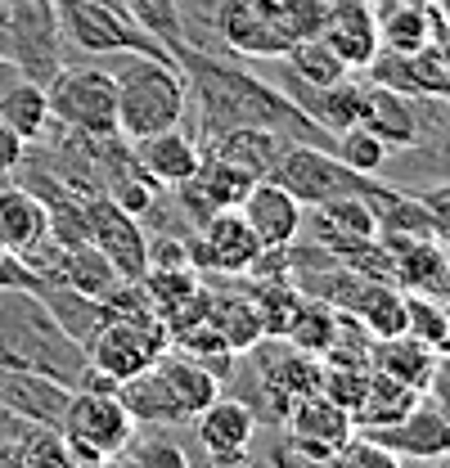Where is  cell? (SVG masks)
<instances>
[{"label":"cell","mask_w":450,"mask_h":468,"mask_svg":"<svg viewBox=\"0 0 450 468\" xmlns=\"http://www.w3.org/2000/svg\"><path fill=\"white\" fill-rule=\"evenodd\" d=\"M176 68L189 72L185 77L189 104H198V122H203L194 135L198 144H208L212 135L234 131V126H266V131H280L293 144H316V149L334 144V135L320 131L284 90H275L266 77L248 72L230 55H208V50L185 46L176 55Z\"/></svg>","instance_id":"cell-1"},{"label":"cell","mask_w":450,"mask_h":468,"mask_svg":"<svg viewBox=\"0 0 450 468\" xmlns=\"http://www.w3.org/2000/svg\"><path fill=\"white\" fill-rule=\"evenodd\" d=\"M91 356L50 315L41 292L0 289V369H32L63 388H81Z\"/></svg>","instance_id":"cell-2"},{"label":"cell","mask_w":450,"mask_h":468,"mask_svg":"<svg viewBox=\"0 0 450 468\" xmlns=\"http://www.w3.org/2000/svg\"><path fill=\"white\" fill-rule=\"evenodd\" d=\"M109 77L117 86V135L140 140L167 126H185L189 113V86L176 68V58L158 55H104Z\"/></svg>","instance_id":"cell-3"},{"label":"cell","mask_w":450,"mask_h":468,"mask_svg":"<svg viewBox=\"0 0 450 468\" xmlns=\"http://www.w3.org/2000/svg\"><path fill=\"white\" fill-rule=\"evenodd\" d=\"M59 37L63 46H77L81 55H158L171 58L163 41H154L122 0H55Z\"/></svg>","instance_id":"cell-4"},{"label":"cell","mask_w":450,"mask_h":468,"mask_svg":"<svg viewBox=\"0 0 450 468\" xmlns=\"http://www.w3.org/2000/svg\"><path fill=\"white\" fill-rule=\"evenodd\" d=\"M135 428L140 423L126 414L117 392H91V388H72L68 410L59 419V437H63L68 464H95V468L112 464Z\"/></svg>","instance_id":"cell-5"},{"label":"cell","mask_w":450,"mask_h":468,"mask_svg":"<svg viewBox=\"0 0 450 468\" xmlns=\"http://www.w3.org/2000/svg\"><path fill=\"white\" fill-rule=\"evenodd\" d=\"M46 100L63 131L117 140V86L104 63H63L46 81Z\"/></svg>","instance_id":"cell-6"},{"label":"cell","mask_w":450,"mask_h":468,"mask_svg":"<svg viewBox=\"0 0 450 468\" xmlns=\"http://www.w3.org/2000/svg\"><path fill=\"white\" fill-rule=\"evenodd\" d=\"M167 347H171L167 324L154 315V306H145V311H112L109 324L86 347V356H91V365L100 374H109L112 383H122V378L149 369Z\"/></svg>","instance_id":"cell-7"},{"label":"cell","mask_w":450,"mask_h":468,"mask_svg":"<svg viewBox=\"0 0 450 468\" xmlns=\"http://www.w3.org/2000/svg\"><path fill=\"white\" fill-rule=\"evenodd\" d=\"M271 180L284 185L302 207H316V203H329L342 194H374L383 180L379 176H360L351 167H342L329 149H316V144H284V154L271 167Z\"/></svg>","instance_id":"cell-8"},{"label":"cell","mask_w":450,"mask_h":468,"mask_svg":"<svg viewBox=\"0 0 450 468\" xmlns=\"http://www.w3.org/2000/svg\"><path fill=\"white\" fill-rule=\"evenodd\" d=\"M280 428H284V451L293 460H311V464H334L338 446L356 432L351 414L334 406L325 392L297 397L288 406V414L280 419Z\"/></svg>","instance_id":"cell-9"},{"label":"cell","mask_w":450,"mask_h":468,"mask_svg":"<svg viewBox=\"0 0 450 468\" xmlns=\"http://www.w3.org/2000/svg\"><path fill=\"white\" fill-rule=\"evenodd\" d=\"M86 239L112 261V271L135 284L149 266V234L140 226L135 212H126L122 203H112V194H91L86 198Z\"/></svg>","instance_id":"cell-10"},{"label":"cell","mask_w":450,"mask_h":468,"mask_svg":"<svg viewBox=\"0 0 450 468\" xmlns=\"http://www.w3.org/2000/svg\"><path fill=\"white\" fill-rule=\"evenodd\" d=\"M262 243L252 226L243 221L239 207L212 212L198 230L189 234V261L194 271H212V275H248V266L257 261Z\"/></svg>","instance_id":"cell-11"},{"label":"cell","mask_w":450,"mask_h":468,"mask_svg":"<svg viewBox=\"0 0 450 468\" xmlns=\"http://www.w3.org/2000/svg\"><path fill=\"white\" fill-rule=\"evenodd\" d=\"M262 423L243 397H217L212 406L194 414V437L208 464H243L252 460V441H257Z\"/></svg>","instance_id":"cell-12"},{"label":"cell","mask_w":450,"mask_h":468,"mask_svg":"<svg viewBox=\"0 0 450 468\" xmlns=\"http://www.w3.org/2000/svg\"><path fill=\"white\" fill-rule=\"evenodd\" d=\"M365 432V428H360ZM370 437H379L388 451L401 460H419V464H437L450 455V423L437 401H419L414 410H405L396 423L388 428H374Z\"/></svg>","instance_id":"cell-13"},{"label":"cell","mask_w":450,"mask_h":468,"mask_svg":"<svg viewBox=\"0 0 450 468\" xmlns=\"http://www.w3.org/2000/svg\"><path fill=\"white\" fill-rule=\"evenodd\" d=\"M239 212H243V221L252 226L262 248H288V243H297L302 217H306V207H302L284 185H275L271 176H262V180L248 185Z\"/></svg>","instance_id":"cell-14"},{"label":"cell","mask_w":450,"mask_h":468,"mask_svg":"<svg viewBox=\"0 0 450 468\" xmlns=\"http://www.w3.org/2000/svg\"><path fill=\"white\" fill-rule=\"evenodd\" d=\"M131 158H135V167L149 176L158 189H176V185H185L189 176L198 172L203 144L185 126H167V131H154V135L131 140Z\"/></svg>","instance_id":"cell-15"},{"label":"cell","mask_w":450,"mask_h":468,"mask_svg":"<svg viewBox=\"0 0 450 468\" xmlns=\"http://www.w3.org/2000/svg\"><path fill=\"white\" fill-rule=\"evenodd\" d=\"M320 41H325L351 72H360L370 58L379 55L374 0H329L325 23H320Z\"/></svg>","instance_id":"cell-16"},{"label":"cell","mask_w":450,"mask_h":468,"mask_svg":"<svg viewBox=\"0 0 450 468\" xmlns=\"http://www.w3.org/2000/svg\"><path fill=\"white\" fill-rule=\"evenodd\" d=\"M72 388H63L46 374H32V369H0V406L9 414H18L23 423H46L59 428L63 410H68Z\"/></svg>","instance_id":"cell-17"},{"label":"cell","mask_w":450,"mask_h":468,"mask_svg":"<svg viewBox=\"0 0 450 468\" xmlns=\"http://www.w3.org/2000/svg\"><path fill=\"white\" fill-rule=\"evenodd\" d=\"M154 374L163 378V388H167V397H171V406H176V419H180V423L194 419L198 410L212 406V401L221 397V378L176 347H167L158 360H154Z\"/></svg>","instance_id":"cell-18"},{"label":"cell","mask_w":450,"mask_h":468,"mask_svg":"<svg viewBox=\"0 0 450 468\" xmlns=\"http://www.w3.org/2000/svg\"><path fill=\"white\" fill-rule=\"evenodd\" d=\"M360 126L374 131V135L388 144V154H392V149H405V144L414 140V131H419L414 100L392 90V86H379V81L365 77V81H360Z\"/></svg>","instance_id":"cell-19"},{"label":"cell","mask_w":450,"mask_h":468,"mask_svg":"<svg viewBox=\"0 0 450 468\" xmlns=\"http://www.w3.org/2000/svg\"><path fill=\"white\" fill-rule=\"evenodd\" d=\"M0 122H5L23 144H37V140L55 126L46 86L32 81V77H14L9 86H0Z\"/></svg>","instance_id":"cell-20"},{"label":"cell","mask_w":450,"mask_h":468,"mask_svg":"<svg viewBox=\"0 0 450 468\" xmlns=\"http://www.w3.org/2000/svg\"><path fill=\"white\" fill-rule=\"evenodd\" d=\"M370 365L392 374L401 383H410L414 392H428L433 374H437V351L410 334H396V338H374L370 343Z\"/></svg>","instance_id":"cell-21"},{"label":"cell","mask_w":450,"mask_h":468,"mask_svg":"<svg viewBox=\"0 0 450 468\" xmlns=\"http://www.w3.org/2000/svg\"><path fill=\"white\" fill-rule=\"evenodd\" d=\"M419 401H423V392H414L410 383H401V378H392V374H383V369L370 365V374H365V397H360V406L351 410V423L365 428V432H374V428L396 423L405 410H414Z\"/></svg>","instance_id":"cell-22"},{"label":"cell","mask_w":450,"mask_h":468,"mask_svg":"<svg viewBox=\"0 0 450 468\" xmlns=\"http://www.w3.org/2000/svg\"><path fill=\"white\" fill-rule=\"evenodd\" d=\"M208 320L217 324L230 351H252L262 338H266V320H262V306L252 302V292H217L208 289Z\"/></svg>","instance_id":"cell-23"},{"label":"cell","mask_w":450,"mask_h":468,"mask_svg":"<svg viewBox=\"0 0 450 468\" xmlns=\"http://www.w3.org/2000/svg\"><path fill=\"white\" fill-rule=\"evenodd\" d=\"M59 284L86 292V297H109V292L117 289V284H126V280L112 271V261L91 243V239H77V243H63Z\"/></svg>","instance_id":"cell-24"},{"label":"cell","mask_w":450,"mask_h":468,"mask_svg":"<svg viewBox=\"0 0 450 468\" xmlns=\"http://www.w3.org/2000/svg\"><path fill=\"white\" fill-rule=\"evenodd\" d=\"M379 50H423L428 46V0H374Z\"/></svg>","instance_id":"cell-25"},{"label":"cell","mask_w":450,"mask_h":468,"mask_svg":"<svg viewBox=\"0 0 450 468\" xmlns=\"http://www.w3.org/2000/svg\"><path fill=\"white\" fill-rule=\"evenodd\" d=\"M347 311L360 320V329L370 338H396V334H405V292L396 289L392 280H365Z\"/></svg>","instance_id":"cell-26"},{"label":"cell","mask_w":450,"mask_h":468,"mask_svg":"<svg viewBox=\"0 0 450 468\" xmlns=\"http://www.w3.org/2000/svg\"><path fill=\"white\" fill-rule=\"evenodd\" d=\"M41 302L50 306V315H55L81 347L95 343V334L109 324V315H112L104 297H86V292L63 289V284H46V289H41Z\"/></svg>","instance_id":"cell-27"},{"label":"cell","mask_w":450,"mask_h":468,"mask_svg":"<svg viewBox=\"0 0 450 468\" xmlns=\"http://www.w3.org/2000/svg\"><path fill=\"white\" fill-rule=\"evenodd\" d=\"M46 230H50L46 203H41L27 185L0 189V243H5L9 252H23L27 243H37Z\"/></svg>","instance_id":"cell-28"},{"label":"cell","mask_w":450,"mask_h":468,"mask_svg":"<svg viewBox=\"0 0 450 468\" xmlns=\"http://www.w3.org/2000/svg\"><path fill=\"white\" fill-rule=\"evenodd\" d=\"M284 338L297 343L302 351H311V356H325L338 338V306L320 302V297H302L297 311H293V320H288V334H284Z\"/></svg>","instance_id":"cell-29"},{"label":"cell","mask_w":450,"mask_h":468,"mask_svg":"<svg viewBox=\"0 0 450 468\" xmlns=\"http://www.w3.org/2000/svg\"><path fill=\"white\" fill-rule=\"evenodd\" d=\"M149 432H131V441L117 451V460L112 464H140V468H185L189 464V451L185 446H176L167 432V423H145Z\"/></svg>","instance_id":"cell-30"},{"label":"cell","mask_w":450,"mask_h":468,"mask_svg":"<svg viewBox=\"0 0 450 468\" xmlns=\"http://www.w3.org/2000/svg\"><path fill=\"white\" fill-rule=\"evenodd\" d=\"M280 63L293 72V77H302L306 86H334V81H347V77H351V68H347V63H342V58H338L320 37L297 41Z\"/></svg>","instance_id":"cell-31"},{"label":"cell","mask_w":450,"mask_h":468,"mask_svg":"<svg viewBox=\"0 0 450 468\" xmlns=\"http://www.w3.org/2000/svg\"><path fill=\"white\" fill-rule=\"evenodd\" d=\"M329 154H334L342 167H351V172H360V176H379L383 158H388V144H383V140H379L374 131H365V126L356 122V126L338 131L334 144H329Z\"/></svg>","instance_id":"cell-32"},{"label":"cell","mask_w":450,"mask_h":468,"mask_svg":"<svg viewBox=\"0 0 450 468\" xmlns=\"http://www.w3.org/2000/svg\"><path fill=\"white\" fill-rule=\"evenodd\" d=\"M126 9H131V18L154 37V41H163L171 50V58L185 50V27H180V9H176V0H122Z\"/></svg>","instance_id":"cell-33"},{"label":"cell","mask_w":450,"mask_h":468,"mask_svg":"<svg viewBox=\"0 0 450 468\" xmlns=\"http://www.w3.org/2000/svg\"><path fill=\"white\" fill-rule=\"evenodd\" d=\"M14 464H68V451H63L59 428L27 423L18 432V441H14Z\"/></svg>","instance_id":"cell-34"},{"label":"cell","mask_w":450,"mask_h":468,"mask_svg":"<svg viewBox=\"0 0 450 468\" xmlns=\"http://www.w3.org/2000/svg\"><path fill=\"white\" fill-rule=\"evenodd\" d=\"M325 365V374H320V392L342 406L347 414L360 406V397H365V374H370V365H334V360H320Z\"/></svg>","instance_id":"cell-35"},{"label":"cell","mask_w":450,"mask_h":468,"mask_svg":"<svg viewBox=\"0 0 450 468\" xmlns=\"http://www.w3.org/2000/svg\"><path fill=\"white\" fill-rule=\"evenodd\" d=\"M334 464H351V468H396V455L379 441V437H370V432H351L342 446H338Z\"/></svg>","instance_id":"cell-36"},{"label":"cell","mask_w":450,"mask_h":468,"mask_svg":"<svg viewBox=\"0 0 450 468\" xmlns=\"http://www.w3.org/2000/svg\"><path fill=\"white\" fill-rule=\"evenodd\" d=\"M414 198H419V207H423V217H428L433 239L450 248V180H437V185L414 189Z\"/></svg>","instance_id":"cell-37"},{"label":"cell","mask_w":450,"mask_h":468,"mask_svg":"<svg viewBox=\"0 0 450 468\" xmlns=\"http://www.w3.org/2000/svg\"><path fill=\"white\" fill-rule=\"evenodd\" d=\"M176 266H194L189 261V239H180V234H154L149 239V266L145 271H176Z\"/></svg>","instance_id":"cell-38"},{"label":"cell","mask_w":450,"mask_h":468,"mask_svg":"<svg viewBox=\"0 0 450 468\" xmlns=\"http://www.w3.org/2000/svg\"><path fill=\"white\" fill-rule=\"evenodd\" d=\"M23 158H27V144L0 122V176H9V172H18L23 167Z\"/></svg>","instance_id":"cell-39"},{"label":"cell","mask_w":450,"mask_h":468,"mask_svg":"<svg viewBox=\"0 0 450 468\" xmlns=\"http://www.w3.org/2000/svg\"><path fill=\"white\" fill-rule=\"evenodd\" d=\"M14 77H23V72L14 68V58H9V55H5V50H0V86H9Z\"/></svg>","instance_id":"cell-40"},{"label":"cell","mask_w":450,"mask_h":468,"mask_svg":"<svg viewBox=\"0 0 450 468\" xmlns=\"http://www.w3.org/2000/svg\"><path fill=\"white\" fill-rule=\"evenodd\" d=\"M433 5H437V9L446 14V23H450V0H433Z\"/></svg>","instance_id":"cell-41"},{"label":"cell","mask_w":450,"mask_h":468,"mask_svg":"<svg viewBox=\"0 0 450 468\" xmlns=\"http://www.w3.org/2000/svg\"><path fill=\"white\" fill-rule=\"evenodd\" d=\"M446 252H450V248H446Z\"/></svg>","instance_id":"cell-42"}]
</instances>
